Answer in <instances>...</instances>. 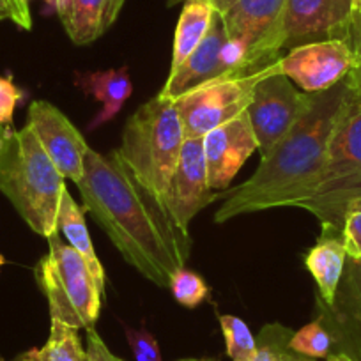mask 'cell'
Here are the masks:
<instances>
[{
	"label": "cell",
	"mask_w": 361,
	"mask_h": 361,
	"mask_svg": "<svg viewBox=\"0 0 361 361\" xmlns=\"http://www.w3.org/2000/svg\"><path fill=\"white\" fill-rule=\"evenodd\" d=\"M76 186L83 209L94 216L123 259L145 280L169 289L188 260L190 238L177 231L116 152L103 154L89 147Z\"/></svg>",
	"instance_id": "1"
},
{
	"label": "cell",
	"mask_w": 361,
	"mask_h": 361,
	"mask_svg": "<svg viewBox=\"0 0 361 361\" xmlns=\"http://www.w3.org/2000/svg\"><path fill=\"white\" fill-rule=\"evenodd\" d=\"M43 2H47L48 6H50L51 9H57V4H59V0H43Z\"/></svg>",
	"instance_id": "36"
},
{
	"label": "cell",
	"mask_w": 361,
	"mask_h": 361,
	"mask_svg": "<svg viewBox=\"0 0 361 361\" xmlns=\"http://www.w3.org/2000/svg\"><path fill=\"white\" fill-rule=\"evenodd\" d=\"M126 0H59L57 15L78 47L94 43L116 23Z\"/></svg>",
	"instance_id": "17"
},
{
	"label": "cell",
	"mask_w": 361,
	"mask_h": 361,
	"mask_svg": "<svg viewBox=\"0 0 361 361\" xmlns=\"http://www.w3.org/2000/svg\"><path fill=\"white\" fill-rule=\"evenodd\" d=\"M202 144L211 190H227L246 159L259 151L246 112L209 131L202 138Z\"/></svg>",
	"instance_id": "15"
},
{
	"label": "cell",
	"mask_w": 361,
	"mask_h": 361,
	"mask_svg": "<svg viewBox=\"0 0 361 361\" xmlns=\"http://www.w3.org/2000/svg\"><path fill=\"white\" fill-rule=\"evenodd\" d=\"M347 262V252L340 231L322 228L321 238L308 250L305 266L317 283V300L324 305H331L336 289L343 276Z\"/></svg>",
	"instance_id": "18"
},
{
	"label": "cell",
	"mask_w": 361,
	"mask_h": 361,
	"mask_svg": "<svg viewBox=\"0 0 361 361\" xmlns=\"http://www.w3.org/2000/svg\"><path fill=\"white\" fill-rule=\"evenodd\" d=\"M269 68L246 76H227L207 82L176 99L185 138H204L214 128L246 112L252 90Z\"/></svg>",
	"instance_id": "8"
},
{
	"label": "cell",
	"mask_w": 361,
	"mask_h": 361,
	"mask_svg": "<svg viewBox=\"0 0 361 361\" xmlns=\"http://www.w3.org/2000/svg\"><path fill=\"white\" fill-rule=\"evenodd\" d=\"M36 280L51 319L75 329L94 328L103 296L85 260L59 232L48 238V253L37 262Z\"/></svg>",
	"instance_id": "6"
},
{
	"label": "cell",
	"mask_w": 361,
	"mask_h": 361,
	"mask_svg": "<svg viewBox=\"0 0 361 361\" xmlns=\"http://www.w3.org/2000/svg\"><path fill=\"white\" fill-rule=\"evenodd\" d=\"M357 96L361 89L347 76L331 89L315 92L310 109L269 154L260 158L253 176L221 195L225 200L214 221L227 224L241 214L303 202L317 185L340 119Z\"/></svg>",
	"instance_id": "2"
},
{
	"label": "cell",
	"mask_w": 361,
	"mask_h": 361,
	"mask_svg": "<svg viewBox=\"0 0 361 361\" xmlns=\"http://www.w3.org/2000/svg\"><path fill=\"white\" fill-rule=\"evenodd\" d=\"M326 361H354V360L350 356H347V354H343V353H333V354H329L328 357H326Z\"/></svg>",
	"instance_id": "34"
},
{
	"label": "cell",
	"mask_w": 361,
	"mask_h": 361,
	"mask_svg": "<svg viewBox=\"0 0 361 361\" xmlns=\"http://www.w3.org/2000/svg\"><path fill=\"white\" fill-rule=\"evenodd\" d=\"M6 20L23 30L32 29L29 0H0V22Z\"/></svg>",
	"instance_id": "30"
},
{
	"label": "cell",
	"mask_w": 361,
	"mask_h": 361,
	"mask_svg": "<svg viewBox=\"0 0 361 361\" xmlns=\"http://www.w3.org/2000/svg\"><path fill=\"white\" fill-rule=\"evenodd\" d=\"M290 349L314 360H326L333 354V338L319 319L294 333L289 342Z\"/></svg>",
	"instance_id": "25"
},
{
	"label": "cell",
	"mask_w": 361,
	"mask_h": 361,
	"mask_svg": "<svg viewBox=\"0 0 361 361\" xmlns=\"http://www.w3.org/2000/svg\"><path fill=\"white\" fill-rule=\"evenodd\" d=\"M11 361H87L78 329L51 319L50 336L43 347L22 353Z\"/></svg>",
	"instance_id": "22"
},
{
	"label": "cell",
	"mask_w": 361,
	"mask_h": 361,
	"mask_svg": "<svg viewBox=\"0 0 361 361\" xmlns=\"http://www.w3.org/2000/svg\"><path fill=\"white\" fill-rule=\"evenodd\" d=\"M66 179L29 128H4L0 142V192L22 220L43 238L59 232Z\"/></svg>",
	"instance_id": "3"
},
{
	"label": "cell",
	"mask_w": 361,
	"mask_h": 361,
	"mask_svg": "<svg viewBox=\"0 0 361 361\" xmlns=\"http://www.w3.org/2000/svg\"><path fill=\"white\" fill-rule=\"evenodd\" d=\"M165 2L169 8H172V6L185 4V2H190V0H165ZM200 2H206V4H209L214 11L220 13V15H225V13H227L228 9L238 2V0H200Z\"/></svg>",
	"instance_id": "33"
},
{
	"label": "cell",
	"mask_w": 361,
	"mask_h": 361,
	"mask_svg": "<svg viewBox=\"0 0 361 361\" xmlns=\"http://www.w3.org/2000/svg\"><path fill=\"white\" fill-rule=\"evenodd\" d=\"M87 331V361H124L119 356L112 353V350L106 347V343L103 342V338L99 336V333L94 328L85 329Z\"/></svg>",
	"instance_id": "32"
},
{
	"label": "cell",
	"mask_w": 361,
	"mask_h": 361,
	"mask_svg": "<svg viewBox=\"0 0 361 361\" xmlns=\"http://www.w3.org/2000/svg\"><path fill=\"white\" fill-rule=\"evenodd\" d=\"M347 43L353 48L354 57V68L350 69V73L347 75V78L350 80L353 85H356L357 89H361V15L360 13H354L353 22L349 27V36H347Z\"/></svg>",
	"instance_id": "31"
},
{
	"label": "cell",
	"mask_w": 361,
	"mask_h": 361,
	"mask_svg": "<svg viewBox=\"0 0 361 361\" xmlns=\"http://www.w3.org/2000/svg\"><path fill=\"white\" fill-rule=\"evenodd\" d=\"M59 231L68 239V245H71L80 253V257L85 260L87 267L98 283L99 293L105 298V269H103L102 260L96 255V250L90 241L89 228L85 224V209L76 204V200L69 193L68 186L62 192L61 211H59Z\"/></svg>",
	"instance_id": "20"
},
{
	"label": "cell",
	"mask_w": 361,
	"mask_h": 361,
	"mask_svg": "<svg viewBox=\"0 0 361 361\" xmlns=\"http://www.w3.org/2000/svg\"><path fill=\"white\" fill-rule=\"evenodd\" d=\"M128 343L131 347L135 360L137 361H161V353H159L158 340L154 335L145 329H131L124 326Z\"/></svg>",
	"instance_id": "28"
},
{
	"label": "cell",
	"mask_w": 361,
	"mask_h": 361,
	"mask_svg": "<svg viewBox=\"0 0 361 361\" xmlns=\"http://www.w3.org/2000/svg\"><path fill=\"white\" fill-rule=\"evenodd\" d=\"M224 333L227 356L232 361H253L257 353V340L248 324L235 315H218Z\"/></svg>",
	"instance_id": "24"
},
{
	"label": "cell",
	"mask_w": 361,
	"mask_h": 361,
	"mask_svg": "<svg viewBox=\"0 0 361 361\" xmlns=\"http://www.w3.org/2000/svg\"><path fill=\"white\" fill-rule=\"evenodd\" d=\"M4 264H6V259H4V257H2V255H0V267L4 266Z\"/></svg>",
	"instance_id": "38"
},
{
	"label": "cell",
	"mask_w": 361,
	"mask_h": 361,
	"mask_svg": "<svg viewBox=\"0 0 361 361\" xmlns=\"http://www.w3.org/2000/svg\"><path fill=\"white\" fill-rule=\"evenodd\" d=\"M354 0H286L279 23L280 50L315 41H347Z\"/></svg>",
	"instance_id": "11"
},
{
	"label": "cell",
	"mask_w": 361,
	"mask_h": 361,
	"mask_svg": "<svg viewBox=\"0 0 361 361\" xmlns=\"http://www.w3.org/2000/svg\"><path fill=\"white\" fill-rule=\"evenodd\" d=\"M225 41H227V30H225L224 18L220 13H214L209 32L206 34L202 43L176 71L169 73L159 94L176 102L180 96H185L186 92L204 85V83L234 76L227 71L221 62V48H224Z\"/></svg>",
	"instance_id": "16"
},
{
	"label": "cell",
	"mask_w": 361,
	"mask_h": 361,
	"mask_svg": "<svg viewBox=\"0 0 361 361\" xmlns=\"http://www.w3.org/2000/svg\"><path fill=\"white\" fill-rule=\"evenodd\" d=\"M23 96V90L9 76H0V128H11L16 105Z\"/></svg>",
	"instance_id": "29"
},
{
	"label": "cell",
	"mask_w": 361,
	"mask_h": 361,
	"mask_svg": "<svg viewBox=\"0 0 361 361\" xmlns=\"http://www.w3.org/2000/svg\"><path fill=\"white\" fill-rule=\"evenodd\" d=\"M361 199V96L340 119L314 192L298 204L321 221V228L342 232L343 213Z\"/></svg>",
	"instance_id": "5"
},
{
	"label": "cell",
	"mask_w": 361,
	"mask_h": 361,
	"mask_svg": "<svg viewBox=\"0 0 361 361\" xmlns=\"http://www.w3.org/2000/svg\"><path fill=\"white\" fill-rule=\"evenodd\" d=\"M354 13L361 15V0H354Z\"/></svg>",
	"instance_id": "37"
},
{
	"label": "cell",
	"mask_w": 361,
	"mask_h": 361,
	"mask_svg": "<svg viewBox=\"0 0 361 361\" xmlns=\"http://www.w3.org/2000/svg\"><path fill=\"white\" fill-rule=\"evenodd\" d=\"M293 335V329L279 322L266 324L255 336L257 353L253 361H317L290 349L289 342Z\"/></svg>",
	"instance_id": "23"
},
{
	"label": "cell",
	"mask_w": 361,
	"mask_h": 361,
	"mask_svg": "<svg viewBox=\"0 0 361 361\" xmlns=\"http://www.w3.org/2000/svg\"><path fill=\"white\" fill-rule=\"evenodd\" d=\"M177 361H216V360H211V357H185V360H177Z\"/></svg>",
	"instance_id": "35"
},
{
	"label": "cell",
	"mask_w": 361,
	"mask_h": 361,
	"mask_svg": "<svg viewBox=\"0 0 361 361\" xmlns=\"http://www.w3.org/2000/svg\"><path fill=\"white\" fill-rule=\"evenodd\" d=\"M354 62L356 57L347 41H315L290 48L275 62V71L294 80L308 94H315L342 82Z\"/></svg>",
	"instance_id": "12"
},
{
	"label": "cell",
	"mask_w": 361,
	"mask_h": 361,
	"mask_svg": "<svg viewBox=\"0 0 361 361\" xmlns=\"http://www.w3.org/2000/svg\"><path fill=\"white\" fill-rule=\"evenodd\" d=\"M214 13L216 11L209 4L200 2V0H190L183 4L179 20H177L176 34H173L172 62H170L169 73L176 71L202 43L206 34L209 32Z\"/></svg>",
	"instance_id": "21"
},
{
	"label": "cell",
	"mask_w": 361,
	"mask_h": 361,
	"mask_svg": "<svg viewBox=\"0 0 361 361\" xmlns=\"http://www.w3.org/2000/svg\"><path fill=\"white\" fill-rule=\"evenodd\" d=\"M75 83L85 94L92 96L103 105L102 112L90 121V130L112 121L133 92V82H131L126 66L117 69H106V71L76 73Z\"/></svg>",
	"instance_id": "19"
},
{
	"label": "cell",
	"mask_w": 361,
	"mask_h": 361,
	"mask_svg": "<svg viewBox=\"0 0 361 361\" xmlns=\"http://www.w3.org/2000/svg\"><path fill=\"white\" fill-rule=\"evenodd\" d=\"M283 8L286 0H238L221 15L228 39H238L246 47L243 75L269 68L282 57L279 23Z\"/></svg>",
	"instance_id": "9"
},
{
	"label": "cell",
	"mask_w": 361,
	"mask_h": 361,
	"mask_svg": "<svg viewBox=\"0 0 361 361\" xmlns=\"http://www.w3.org/2000/svg\"><path fill=\"white\" fill-rule=\"evenodd\" d=\"M218 199H221V195L214 193L207 183L202 138H186L176 170L159 200L163 211L177 231L190 238L188 227L193 218Z\"/></svg>",
	"instance_id": "10"
},
{
	"label": "cell",
	"mask_w": 361,
	"mask_h": 361,
	"mask_svg": "<svg viewBox=\"0 0 361 361\" xmlns=\"http://www.w3.org/2000/svg\"><path fill=\"white\" fill-rule=\"evenodd\" d=\"M343 246L349 259H361V199L353 200L345 207L342 224Z\"/></svg>",
	"instance_id": "27"
},
{
	"label": "cell",
	"mask_w": 361,
	"mask_h": 361,
	"mask_svg": "<svg viewBox=\"0 0 361 361\" xmlns=\"http://www.w3.org/2000/svg\"><path fill=\"white\" fill-rule=\"evenodd\" d=\"M25 126L32 131L64 179L78 185L89 145L75 124L55 105L37 99L30 103Z\"/></svg>",
	"instance_id": "13"
},
{
	"label": "cell",
	"mask_w": 361,
	"mask_h": 361,
	"mask_svg": "<svg viewBox=\"0 0 361 361\" xmlns=\"http://www.w3.org/2000/svg\"><path fill=\"white\" fill-rule=\"evenodd\" d=\"M2 133H4V128H0V142H2Z\"/></svg>",
	"instance_id": "39"
},
{
	"label": "cell",
	"mask_w": 361,
	"mask_h": 361,
	"mask_svg": "<svg viewBox=\"0 0 361 361\" xmlns=\"http://www.w3.org/2000/svg\"><path fill=\"white\" fill-rule=\"evenodd\" d=\"M169 289L172 296L176 298L177 303L186 308L199 307L209 296V287L204 282L202 276L199 273L186 269V267L179 269L172 276Z\"/></svg>",
	"instance_id": "26"
},
{
	"label": "cell",
	"mask_w": 361,
	"mask_h": 361,
	"mask_svg": "<svg viewBox=\"0 0 361 361\" xmlns=\"http://www.w3.org/2000/svg\"><path fill=\"white\" fill-rule=\"evenodd\" d=\"M317 312L333 338V353L361 361V259L347 257L335 300L331 305L317 300Z\"/></svg>",
	"instance_id": "14"
},
{
	"label": "cell",
	"mask_w": 361,
	"mask_h": 361,
	"mask_svg": "<svg viewBox=\"0 0 361 361\" xmlns=\"http://www.w3.org/2000/svg\"><path fill=\"white\" fill-rule=\"evenodd\" d=\"M314 94L300 92L289 78L269 66L252 90L246 114L252 123L260 158L269 154L310 109Z\"/></svg>",
	"instance_id": "7"
},
{
	"label": "cell",
	"mask_w": 361,
	"mask_h": 361,
	"mask_svg": "<svg viewBox=\"0 0 361 361\" xmlns=\"http://www.w3.org/2000/svg\"><path fill=\"white\" fill-rule=\"evenodd\" d=\"M185 140L176 102L158 94L131 114L124 126L121 147L114 152L138 185L159 202L179 161Z\"/></svg>",
	"instance_id": "4"
}]
</instances>
